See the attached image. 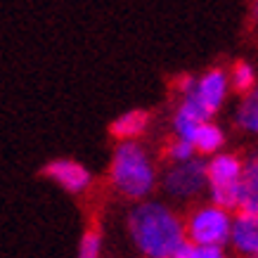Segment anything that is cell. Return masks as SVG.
<instances>
[{
    "mask_svg": "<svg viewBox=\"0 0 258 258\" xmlns=\"http://www.w3.org/2000/svg\"><path fill=\"white\" fill-rule=\"evenodd\" d=\"M128 230L135 246L147 258H173L175 249L185 242V230L166 206L145 202L128 216Z\"/></svg>",
    "mask_w": 258,
    "mask_h": 258,
    "instance_id": "obj_1",
    "label": "cell"
},
{
    "mask_svg": "<svg viewBox=\"0 0 258 258\" xmlns=\"http://www.w3.org/2000/svg\"><path fill=\"white\" fill-rule=\"evenodd\" d=\"M114 187L128 199H142L154 187V168L145 149L135 142H121L109 168Z\"/></svg>",
    "mask_w": 258,
    "mask_h": 258,
    "instance_id": "obj_2",
    "label": "cell"
},
{
    "mask_svg": "<svg viewBox=\"0 0 258 258\" xmlns=\"http://www.w3.org/2000/svg\"><path fill=\"white\" fill-rule=\"evenodd\" d=\"M187 235L195 244L223 246L227 239H232V220L227 216V209L206 206L195 211L187 220Z\"/></svg>",
    "mask_w": 258,
    "mask_h": 258,
    "instance_id": "obj_3",
    "label": "cell"
},
{
    "mask_svg": "<svg viewBox=\"0 0 258 258\" xmlns=\"http://www.w3.org/2000/svg\"><path fill=\"white\" fill-rule=\"evenodd\" d=\"M209 182V164L204 161H180L164 175V187L171 197L178 199H189L197 197L204 189V185Z\"/></svg>",
    "mask_w": 258,
    "mask_h": 258,
    "instance_id": "obj_4",
    "label": "cell"
},
{
    "mask_svg": "<svg viewBox=\"0 0 258 258\" xmlns=\"http://www.w3.org/2000/svg\"><path fill=\"white\" fill-rule=\"evenodd\" d=\"M47 178H52L71 195H79V192H86L88 185H90V173H88L86 166L76 164L71 159H57V161H50V164L43 168Z\"/></svg>",
    "mask_w": 258,
    "mask_h": 258,
    "instance_id": "obj_5",
    "label": "cell"
},
{
    "mask_svg": "<svg viewBox=\"0 0 258 258\" xmlns=\"http://www.w3.org/2000/svg\"><path fill=\"white\" fill-rule=\"evenodd\" d=\"M232 244L242 256H258V211H237Z\"/></svg>",
    "mask_w": 258,
    "mask_h": 258,
    "instance_id": "obj_6",
    "label": "cell"
},
{
    "mask_svg": "<svg viewBox=\"0 0 258 258\" xmlns=\"http://www.w3.org/2000/svg\"><path fill=\"white\" fill-rule=\"evenodd\" d=\"M244 166L235 154H218L209 164V185L211 187H225V185H237L242 178Z\"/></svg>",
    "mask_w": 258,
    "mask_h": 258,
    "instance_id": "obj_7",
    "label": "cell"
},
{
    "mask_svg": "<svg viewBox=\"0 0 258 258\" xmlns=\"http://www.w3.org/2000/svg\"><path fill=\"white\" fill-rule=\"evenodd\" d=\"M225 88H227V79H225V71L223 69H209L199 79V88L197 93L202 97L213 111H218V107L223 104V97H225Z\"/></svg>",
    "mask_w": 258,
    "mask_h": 258,
    "instance_id": "obj_8",
    "label": "cell"
},
{
    "mask_svg": "<svg viewBox=\"0 0 258 258\" xmlns=\"http://www.w3.org/2000/svg\"><path fill=\"white\" fill-rule=\"evenodd\" d=\"M149 125V111L145 109H133L118 116L116 121H111L109 125V135L116 138V140H131V138H138L147 131Z\"/></svg>",
    "mask_w": 258,
    "mask_h": 258,
    "instance_id": "obj_9",
    "label": "cell"
},
{
    "mask_svg": "<svg viewBox=\"0 0 258 258\" xmlns=\"http://www.w3.org/2000/svg\"><path fill=\"white\" fill-rule=\"evenodd\" d=\"M223 142H225V135L220 131L218 125L209 123V121H204L199 125V131L195 135V147L202 152V154H211V152H218L223 147Z\"/></svg>",
    "mask_w": 258,
    "mask_h": 258,
    "instance_id": "obj_10",
    "label": "cell"
},
{
    "mask_svg": "<svg viewBox=\"0 0 258 258\" xmlns=\"http://www.w3.org/2000/svg\"><path fill=\"white\" fill-rule=\"evenodd\" d=\"M237 123L249 133H258V88H253L249 95H244L239 111H237Z\"/></svg>",
    "mask_w": 258,
    "mask_h": 258,
    "instance_id": "obj_11",
    "label": "cell"
},
{
    "mask_svg": "<svg viewBox=\"0 0 258 258\" xmlns=\"http://www.w3.org/2000/svg\"><path fill=\"white\" fill-rule=\"evenodd\" d=\"M256 86V74H253V67L246 62H235L232 67V88L235 93L239 95H249Z\"/></svg>",
    "mask_w": 258,
    "mask_h": 258,
    "instance_id": "obj_12",
    "label": "cell"
},
{
    "mask_svg": "<svg viewBox=\"0 0 258 258\" xmlns=\"http://www.w3.org/2000/svg\"><path fill=\"white\" fill-rule=\"evenodd\" d=\"M100 246H102V232L97 223H90L88 230L81 237L79 246V258H100Z\"/></svg>",
    "mask_w": 258,
    "mask_h": 258,
    "instance_id": "obj_13",
    "label": "cell"
},
{
    "mask_svg": "<svg viewBox=\"0 0 258 258\" xmlns=\"http://www.w3.org/2000/svg\"><path fill=\"white\" fill-rule=\"evenodd\" d=\"M199 121L197 118H192L187 114V111H182L178 109L175 111V118H173V131H175V135L178 138H182V140H187V142H195V135L197 131H199Z\"/></svg>",
    "mask_w": 258,
    "mask_h": 258,
    "instance_id": "obj_14",
    "label": "cell"
},
{
    "mask_svg": "<svg viewBox=\"0 0 258 258\" xmlns=\"http://www.w3.org/2000/svg\"><path fill=\"white\" fill-rule=\"evenodd\" d=\"M192 152H195V142H187V140H182V138H178V140L166 142L164 157L173 159V161H187L192 157Z\"/></svg>",
    "mask_w": 258,
    "mask_h": 258,
    "instance_id": "obj_15",
    "label": "cell"
},
{
    "mask_svg": "<svg viewBox=\"0 0 258 258\" xmlns=\"http://www.w3.org/2000/svg\"><path fill=\"white\" fill-rule=\"evenodd\" d=\"M197 258H225V253L216 244H197Z\"/></svg>",
    "mask_w": 258,
    "mask_h": 258,
    "instance_id": "obj_16",
    "label": "cell"
},
{
    "mask_svg": "<svg viewBox=\"0 0 258 258\" xmlns=\"http://www.w3.org/2000/svg\"><path fill=\"white\" fill-rule=\"evenodd\" d=\"M173 258H197V244L189 239V242H182L175 249V253H173Z\"/></svg>",
    "mask_w": 258,
    "mask_h": 258,
    "instance_id": "obj_17",
    "label": "cell"
},
{
    "mask_svg": "<svg viewBox=\"0 0 258 258\" xmlns=\"http://www.w3.org/2000/svg\"><path fill=\"white\" fill-rule=\"evenodd\" d=\"M251 22H253V26H258V0L251 3Z\"/></svg>",
    "mask_w": 258,
    "mask_h": 258,
    "instance_id": "obj_18",
    "label": "cell"
}]
</instances>
